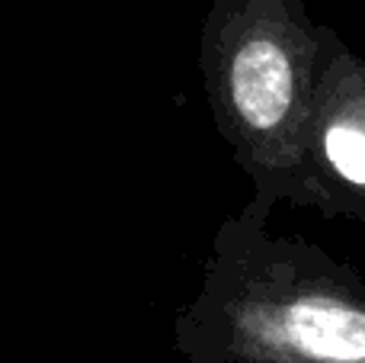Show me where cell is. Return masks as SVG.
Masks as SVG:
<instances>
[{
    "label": "cell",
    "mask_w": 365,
    "mask_h": 363,
    "mask_svg": "<svg viewBox=\"0 0 365 363\" xmlns=\"http://www.w3.org/2000/svg\"><path fill=\"white\" fill-rule=\"evenodd\" d=\"M266 222L247 203L218 225L177 347L192 363H365V277Z\"/></svg>",
    "instance_id": "cell-1"
},
{
    "label": "cell",
    "mask_w": 365,
    "mask_h": 363,
    "mask_svg": "<svg viewBox=\"0 0 365 363\" xmlns=\"http://www.w3.org/2000/svg\"><path fill=\"white\" fill-rule=\"evenodd\" d=\"M212 119L253 184L250 203L311 209V126L324 71V26L304 0H212L199 32Z\"/></svg>",
    "instance_id": "cell-2"
},
{
    "label": "cell",
    "mask_w": 365,
    "mask_h": 363,
    "mask_svg": "<svg viewBox=\"0 0 365 363\" xmlns=\"http://www.w3.org/2000/svg\"><path fill=\"white\" fill-rule=\"evenodd\" d=\"M311 209L365 225V55L324 26V71L311 126Z\"/></svg>",
    "instance_id": "cell-3"
}]
</instances>
